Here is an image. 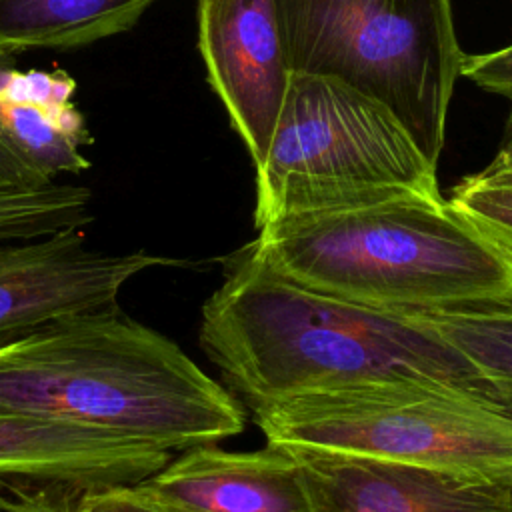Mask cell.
Masks as SVG:
<instances>
[{
    "mask_svg": "<svg viewBox=\"0 0 512 512\" xmlns=\"http://www.w3.org/2000/svg\"><path fill=\"white\" fill-rule=\"evenodd\" d=\"M198 342L242 406L414 378L450 384L502 408L476 368L424 318L308 290L246 246L204 302Z\"/></svg>",
    "mask_w": 512,
    "mask_h": 512,
    "instance_id": "obj_1",
    "label": "cell"
},
{
    "mask_svg": "<svg viewBox=\"0 0 512 512\" xmlns=\"http://www.w3.org/2000/svg\"><path fill=\"white\" fill-rule=\"evenodd\" d=\"M312 512H512V484L428 466L292 448Z\"/></svg>",
    "mask_w": 512,
    "mask_h": 512,
    "instance_id": "obj_9",
    "label": "cell"
},
{
    "mask_svg": "<svg viewBox=\"0 0 512 512\" xmlns=\"http://www.w3.org/2000/svg\"><path fill=\"white\" fill-rule=\"evenodd\" d=\"M448 202L512 260V170L492 160L464 176Z\"/></svg>",
    "mask_w": 512,
    "mask_h": 512,
    "instance_id": "obj_16",
    "label": "cell"
},
{
    "mask_svg": "<svg viewBox=\"0 0 512 512\" xmlns=\"http://www.w3.org/2000/svg\"><path fill=\"white\" fill-rule=\"evenodd\" d=\"M276 274L320 294L398 312L512 304V260L446 198H400L298 214L246 246Z\"/></svg>",
    "mask_w": 512,
    "mask_h": 512,
    "instance_id": "obj_3",
    "label": "cell"
},
{
    "mask_svg": "<svg viewBox=\"0 0 512 512\" xmlns=\"http://www.w3.org/2000/svg\"><path fill=\"white\" fill-rule=\"evenodd\" d=\"M416 316L436 328L476 368L512 418V304Z\"/></svg>",
    "mask_w": 512,
    "mask_h": 512,
    "instance_id": "obj_14",
    "label": "cell"
},
{
    "mask_svg": "<svg viewBox=\"0 0 512 512\" xmlns=\"http://www.w3.org/2000/svg\"><path fill=\"white\" fill-rule=\"evenodd\" d=\"M460 76L468 78L482 90L504 96L512 102V44L492 52L464 54Z\"/></svg>",
    "mask_w": 512,
    "mask_h": 512,
    "instance_id": "obj_18",
    "label": "cell"
},
{
    "mask_svg": "<svg viewBox=\"0 0 512 512\" xmlns=\"http://www.w3.org/2000/svg\"><path fill=\"white\" fill-rule=\"evenodd\" d=\"M138 486L184 512H312L294 452L272 442L254 452L198 444Z\"/></svg>",
    "mask_w": 512,
    "mask_h": 512,
    "instance_id": "obj_12",
    "label": "cell"
},
{
    "mask_svg": "<svg viewBox=\"0 0 512 512\" xmlns=\"http://www.w3.org/2000/svg\"><path fill=\"white\" fill-rule=\"evenodd\" d=\"M76 88L62 68L22 70L0 54V186L42 188L90 168L94 136L74 104Z\"/></svg>",
    "mask_w": 512,
    "mask_h": 512,
    "instance_id": "obj_10",
    "label": "cell"
},
{
    "mask_svg": "<svg viewBox=\"0 0 512 512\" xmlns=\"http://www.w3.org/2000/svg\"><path fill=\"white\" fill-rule=\"evenodd\" d=\"M268 442L512 484V418L450 384L364 382L246 404Z\"/></svg>",
    "mask_w": 512,
    "mask_h": 512,
    "instance_id": "obj_5",
    "label": "cell"
},
{
    "mask_svg": "<svg viewBox=\"0 0 512 512\" xmlns=\"http://www.w3.org/2000/svg\"><path fill=\"white\" fill-rule=\"evenodd\" d=\"M146 252L108 254L82 228L0 244V346L74 312L118 306L122 286L152 266Z\"/></svg>",
    "mask_w": 512,
    "mask_h": 512,
    "instance_id": "obj_7",
    "label": "cell"
},
{
    "mask_svg": "<svg viewBox=\"0 0 512 512\" xmlns=\"http://www.w3.org/2000/svg\"><path fill=\"white\" fill-rule=\"evenodd\" d=\"M76 494V488L46 484L34 492H18L16 500H8V512H74Z\"/></svg>",
    "mask_w": 512,
    "mask_h": 512,
    "instance_id": "obj_19",
    "label": "cell"
},
{
    "mask_svg": "<svg viewBox=\"0 0 512 512\" xmlns=\"http://www.w3.org/2000/svg\"><path fill=\"white\" fill-rule=\"evenodd\" d=\"M494 162L512 170V108H510L506 128H504V138H502V144H500V150H498Z\"/></svg>",
    "mask_w": 512,
    "mask_h": 512,
    "instance_id": "obj_20",
    "label": "cell"
},
{
    "mask_svg": "<svg viewBox=\"0 0 512 512\" xmlns=\"http://www.w3.org/2000/svg\"><path fill=\"white\" fill-rule=\"evenodd\" d=\"M92 200L90 188L78 184L0 186V244L84 228L94 220Z\"/></svg>",
    "mask_w": 512,
    "mask_h": 512,
    "instance_id": "obj_15",
    "label": "cell"
},
{
    "mask_svg": "<svg viewBox=\"0 0 512 512\" xmlns=\"http://www.w3.org/2000/svg\"><path fill=\"white\" fill-rule=\"evenodd\" d=\"M292 72L388 106L438 166L464 52L450 0H274Z\"/></svg>",
    "mask_w": 512,
    "mask_h": 512,
    "instance_id": "obj_6",
    "label": "cell"
},
{
    "mask_svg": "<svg viewBox=\"0 0 512 512\" xmlns=\"http://www.w3.org/2000/svg\"><path fill=\"white\" fill-rule=\"evenodd\" d=\"M0 408L164 452L244 430L242 402L176 342L118 306L74 312L0 346Z\"/></svg>",
    "mask_w": 512,
    "mask_h": 512,
    "instance_id": "obj_2",
    "label": "cell"
},
{
    "mask_svg": "<svg viewBox=\"0 0 512 512\" xmlns=\"http://www.w3.org/2000/svg\"><path fill=\"white\" fill-rule=\"evenodd\" d=\"M168 460V452L120 434L0 408V478L76 490L132 486Z\"/></svg>",
    "mask_w": 512,
    "mask_h": 512,
    "instance_id": "obj_11",
    "label": "cell"
},
{
    "mask_svg": "<svg viewBox=\"0 0 512 512\" xmlns=\"http://www.w3.org/2000/svg\"><path fill=\"white\" fill-rule=\"evenodd\" d=\"M74 512H184L138 484L132 486H96L78 490Z\"/></svg>",
    "mask_w": 512,
    "mask_h": 512,
    "instance_id": "obj_17",
    "label": "cell"
},
{
    "mask_svg": "<svg viewBox=\"0 0 512 512\" xmlns=\"http://www.w3.org/2000/svg\"><path fill=\"white\" fill-rule=\"evenodd\" d=\"M160 0H0V54L72 50L132 30Z\"/></svg>",
    "mask_w": 512,
    "mask_h": 512,
    "instance_id": "obj_13",
    "label": "cell"
},
{
    "mask_svg": "<svg viewBox=\"0 0 512 512\" xmlns=\"http://www.w3.org/2000/svg\"><path fill=\"white\" fill-rule=\"evenodd\" d=\"M0 512H8V500L4 498L2 492H0Z\"/></svg>",
    "mask_w": 512,
    "mask_h": 512,
    "instance_id": "obj_21",
    "label": "cell"
},
{
    "mask_svg": "<svg viewBox=\"0 0 512 512\" xmlns=\"http://www.w3.org/2000/svg\"><path fill=\"white\" fill-rule=\"evenodd\" d=\"M256 168V228L286 216L400 198H444L436 164L382 102L336 78L292 72Z\"/></svg>",
    "mask_w": 512,
    "mask_h": 512,
    "instance_id": "obj_4",
    "label": "cell"
},
{
    "mask_svg": "<svg viewBox=\"0 0 512 512\" xmlns=\"http://www.w3.org/2000/svg\"><path fill=\"white\" fill-rule=\"evenodd\" d=\"M206 80L258 166L274 134L290 64L274 0H198Z\"/></svg>",
    "mask_w": 512,
    "mask_h": 512,
    "instance_id": "obj_8",
    "label": "cell"
}]
</instances>
